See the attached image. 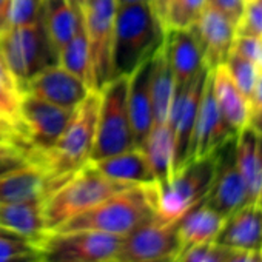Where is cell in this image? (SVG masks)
<instances>
[{
  "instance_id": "cell-3",
  "label": "cell",
  "mask_w": 262,
  "mask_h": 262,
  "mask_svg": "<svg viewBox=\"0 0 262 262\" xmlns=\"http://www.w3.org/2000/svg\"><path fill=\"white\" fill-rule=\"evenodd\" d=\"M156 182L131 185L71 217L54 231L93 230L125 236L145 221L155 217Z\"/></svg>"
},
{
  "instance_id": "cell-11",
  "label": "cell",
  "mask_w": 262,
  "mask_h": 262,
  "mask_svg": "<svg viewBox=\"0 0 262 262\" xmlns=\"http://www.w3.org/2000/svg\"><path fill=\"white\" fill-rule=\"evenodd\" d=\"M74 110L50 103L31 94H22L20 123L28 142V153L51 148L73 119Z\"/></svg>"
},
{
  "instance_id": "cell-1",
  "label": "cell",
  "mask_w": 262,
  "mask_h": 262,
  "mask_svg": "<svg viewBox=\"0 0 262 262\" xmlns=\"http://www.w3.org/2000/svg\"><path fill=\"white\" fill-rule=\"evenodd\" d=\"M99 105L100 94L93 90L76 106L73 119L51 148L27 155L28 162L42 168L56 184V188L90 162L96 141Z\"/></svg>"
},
{
  "instance_id": "cell-6",
  "label": "cell",
  "mask_w": 262,
  "mask_h": 262,
  "mask_svg": "<svg viewBox=\"0 0 262 262\" xmlns=\"http://www.w3.org/2000/svg\"><path fill=\"white\" fill-rule=\"evenodd\" d=\"M217 155L198 158L184 165L167 184H156L155 216L178 224L193 207L205 201L213 182Z\"/></svg>"
},
{
  "instance_id": "cell-5",
  "label": "cell",
  "mask_w": 262,
  "mask_h": 262,
  "mask_svg": "<svg viewBox=\"0 0 262 262\" xmlns=\"http://www.w3.org/2000/svg\"><path fill=\"white\" fill-rule=\"evenodd\" d=\"M128 83L129 76L113 77L99 90L100 105L90 162L136 148L128 111Z\"/></svg>"
},
{
  "instance_id": "cell-22",
  "label": "cell",
  "mask_w": 262,
  "mask_h": 262,
  "mask_svg": "<svg viewBox=\"0 0 262 262\" xmlns=\"http://www.w3.org/2000/svg\"><path fill=\"white\" fill-rule=\"evenodd\" d=\"M211 90L216 99V103L230 123V126L239 133L242 128L248 125L250 119V105L248 99L242 94V91L236 86L231 76L228 74L224 65L216 67L210 71Z\"/></svg>"
},
{
  "instance_id": "cell-32",
  "label": "cell",
  "mask_w": 262,
  "mask_h": 262,
  "mask_svg": "<svg viewBox=\"0 0 262 262\" xmlns=\"http://www.w3.org/2000/svg\"><path fill=\"white\" fill-rule=\"evenodd\" d=\"M224 67L227 68L228 74L231 76L233 82L236 83V86L242 91V94L250 99L251 91L257 82V77L260 74V70L247 57L241 56L239 53L233 51L230 53V56L227 57Z\"/></svg>"
},
{
  "instance_id": "cell-20",
  "label": "cell",
  "mask_w": 262,
  "mask_h": 262,
  "mask_svg": "<svg viewBox=\"0 0 262 262\" xmlns=\"http://www.w3.org/2000/svg\"><path fill=\"white\" fill-rule=\"evenodd\" d=\"M54 190L51 178L33 164L0 178V202L45 201Z\"/></svg>"
},
{
  "instance_id": "cell-40",
  "label": "cell",
  "mask_w": 262,
  "mask_h": 262,
  "mask_svg": "<svg viewBox=\"0 0 262 262\" xmlns=\"http://www.w3.org/2000/svg\"><path fill=\"white\" fill-rule=\"evenodd\" d=\"M225 262H262L259 251H233Z\"/></svg>"
},
{
  "instance_id": "cell-14",
  "label": "cell",
  "mask_w": 262,
  "mask_h": 262,
  "mask_svg": "<svg viewBox=\"0 0 262 262\" xmlns=\"http://www.w3.org/2000/svg\"><path fill=\"white\" fill-rule=\"evenodd\" d=\"M190 30L199 43L205 67L211 71L224 65L236 40V24L207 5Z\"/></svg>"
},
{
  "instance_id": "cell-47",
  "label": "cell",
  "mask_w": 262,
  "mask_h": 262,
  "mask_svg": "<svg viewBox=\"0 0 262 262\" xmlns=\"http://www.w3.org/2000/svg\"><path fill=\"white\" fill-rule=\"evenodd\" d=\"M257 202H259V204L262 205V190H260V194H259V201H257Z\"/></svg>"
},
{
  "instance_id": "cell-26",
  "label": "cell",
  "mask_w": 262,
  "mask_h": 262,
  "mask_svg": "<svg viewBox=\"0 0 262 262\" xmlns=\"http://www.w3.org/2000/svg\"><path fill=\"white\" fill-rule=\"evenodd\" d=\"M142 148L150 168L155 174L156 184H167L174 171H173V131L170 125L158 123L151 128L150 135L145 138Z\"/></svg>"
},
{
  "instance_id": "cell-29",
  "label": "cell",
  "mask_w": 262,
  "mask_h": 262,
  "mask_svg": "<svg viewBox=\"0 0 262 262\" xmlns=\"http://www.w3.org/2000/svg\"><path fill=\"white\" fill-rule=\"evenodd\" d=\"M20 105H22L20 86L14 79V76L11 74V71L4 63V60L0 59V117L13 122L22 129Z\"/></svg>"
},
{
  "instance_id": "cell-28",
  "label": "cell",
  "mask_w": 262,
  "mask_h": 262,
  "mask_svg": "<svg viewBox=\"0 0 262 262\" xmlns=\"http://www.w3.org/2000/svg\"><path fill=\"white\" fill-rule=\"evenodd\" d=\"M59 63L65 70H68L71 74L79 77L82 82H85L90 90H94L91 53H90V45H88L83 22H80V25H79L76 34L73 36V39L60 51Z\"/></svg>"
},
{
  "instance_id": "cell-8",
  "label": "cell",
  "mask_w": 262,
  "mask_h": 262,
  "mask_svg": "<svg viewBox=\"0 0 262 262\" xmlns=\"http://www.w3.org/2000/svg\"><path fill=\"white\" fill-rule=\"evenodd\" d=\"M122 236L93 230L48 231L39 242L40 262H114Z\"/></svg>"
},
{
  "instance_id": "cell-35",
  "label": "cell",
  "mask_w": 262,
  "mask_h": 262,
  "mask_svg": "<svg viewBox=\"0 0 262 262\" xmlns=\"http://www.w3.org/2000/svg\"><path fill=\"white\" fill-rule=\"evenodd\" d=\"M233 51L251 60L262 71V37L236 36Z\"/></svg>"
},
{
  "instance_id": "cell-10",
  "label": "cell",
  "mask_w": 262,
  "mask_h": 262,
  "mask_svg": "<svg viewBox=\"0 0 262 262\" xmlns=\"http://www.w3.org/2000/svg\"><path fill=\"white\" fill-rule=\"evenodd\" d=\"M181 250L176 224H167L156 216L122 236L114 262H151L174 257Z\"/></svg>"
},
{
  "instance_id": "cell-34",
  "label": "cell",
  "mask_w": 262,
  "mask_h": 262,
  "mask_svg": "<svg viewBox=\"0 0 262 262\" xmlns=\"http://www.w3.org/2000/svg\"><path fill=\"white\" fill-rule=\"evenodd\" d=\"M236 36L262 37V0H247L241 20L236 25Z\"/></svg>"
},
{
  "instance_id": "cell-43",
  "label": "cell",
  "mask_w": 262,
  "mask_h": 262,
  "mask_svg": "<svg viewBox=\"0 0 262 262\" xmlns=\"http://www.w3.org/2000/svg\"><path fill=\"white\" fill-rule=\"evenodd\" d=\"M173 0H151V4H153V8L156 11V14L159 16V19L162 20L164 24V17H165V13L168 10V7L171 5Z\"/></svg>"
},
{
  "instance_id": "cell-33",
  "label": "cell",
  "mask_w": 262,
  "mask_h": 262,
  "mask_svg": "<svg viewBox=\"0 0 262 262\" xmlns=\"http://www.w3.org/2000/svg\"><path fill=\"white\" fill-rule=\"evenodd\" d=\"M233 251L216 241L198 244L181 248L174 256V262H225Z\"/></svg>"
},
{
  "instance_id": "cell-38",
  "label": "cell",
  "mask_w": 262,
  "mask_h": 262,
  "mask_svg": "<svg viewBox=\"0 0 262 262\" xmlns=\"http://www.w3.org/2000/svg\"><path fill=\"white\" fill-rule=\"evenodd\" d=\"M245 2L247 0H207V5L216 8L237 25V22L242 17Z\"/></svg>"
},
{
  "instance_id": "cell-7",
  "label": "cell",
  "mask_w": 262,
  "mask_h": 262,
  "mask_svg": "<svg viewBox=\"0 0 262 262\" xmlns=\"http://www.w3.org/2000/svg\"><path fill=\"white\" fill-rule=\"evenodd\" d=\"M0 59L17 80L20 91L27 80L43 68L59 63L42 17L33 24L11 27L0 36Z\"/></svg>"
},
{
  "instance_id": "cell-31",
  "label": "cell",
  "mask_w": 262,
  "mask_h": 262,
  "mask_svg": "<svg viewBox=\"0 0 262 262\" xmlns=\"http://www.w3.org/2000/svg\"><path fill=\"white\" fill-rule=\"evenodd\" d=\"M207 7V0H173L164 17L167 30H190Z\"/></svg>"
},
{
  "instance_id": "cell-39",
  "label": "cell",
  "mask_w": 262,
  "mask_h": 262,
  "mask_svg": "<svg viewBox=\"0 0 262 262\" xmlns=\"http://www.w3.org/2000/svg\"><path fill=\"white\" fill-rule=\"evenodd\" d=\"M28 159L25 156H5L0 158V178H4L25 165H28Z\"/></svg>"
},
{
  "instance_id": "cell-9",
  "label": "cell",
  "mask_w": 262,
  "mask_h": 262,
  "mask_svg": "<svg viewBox=\"0 0 262 262\" xmlns=\"http://www.w3.org/2000/svg\"><path fill=\"white\" fill-rule=\"evenodd\" d=\"M116 10V0H88L83 7H80L82 22L91 53L93 80L96 91H99L113 79L111 51Z\"/></svg>"
},
{
  "instance_id": "cell-2",
  "label": "cell",
  "mask_w": 262,
  "mask_h": 262,
  "mask_svg": "<svg viewBox=\"0 0 262 262\" xmlns=\"http://www.w3.org/2000/svg\"><path fill=\"white\" fill-rule=\"evenodd\" d=\"M165 28L151 2L117 5L111 67L113 77L131 76L164 45Z\"/></svg>"
},
{
  "instance_id": "cell-18",
  "label": "cell",
  "mask_w": 262,
  "mask_h": 262,
  "mask_svg": "<svg viewBox=\"0 0 262 262\" xmlns=\"http://www.w3.org/2000/svg\"><path fill=\"white\" fill-rule=\"evenodd\" d=\"M216 242L234 251H260L262 247V205L245 204L224 221Z\"/></svg>"
},
{
  "instance_id": "cell-48",
  "label": "cell",
  "mask_w": 262,
  "mask_h": 262,
  "mask_svg": "<svg viewBox=\"0 0 262 262\" xmlns=\"http://www.w3.org/2000/svg\"><path fill=\"white\" fill-rule=\"evenodd\" d=\"M259 253H260V254H262V247H260V251H259Z\"/></svg>"
},
{
  "instance_id": "cell-37",
  "label": "cell",
  "mask_w": 262,
  "mask_h": 262,
  "mask_svg": "<svg viewBox=\"0 0 262 262\" xmlns=\"http://www.w3.org/2000/svg\"><path fill=\"white\" fill-rule=\"evenodd\" d=\"M0 139L14 144L27 156V153H28V142H27V138L22 133V129L17 125H14L13 122H10L7 119H2V117H0Z\"/></svg>"
},
{
  "instance_id": "cell-13",
  "label": "cell",
  "mask_w": 262,
  "mask_h": 262,
  "mask_svg": "<svg viewBox=\"0 0 262 262\" xmlns=\"http://www.w3.org/2000/svg\"><path fill=\"white\" fill-rule=\"evenodd\" d=\"M93 90L85 82L65 70L60 63L50 65L34 74L22 86V94H31L50 103L76 108Z\"/></svg>"
},
{
  "instance_id": "cell-21",
  "label": "cell",
  "mask_w": 262,
  "mask_h": 262,
  "mask_svg": "<svg viewBox=\"0 0 262 262\" xmlns=\"http://www.w3.org/2000/svg\"><path fill=\"white\" fill-rule=\"evenodd\" d=\"M0 228L13 231L39 245L48 233L43 201L0 202Z\"/></svg>"
},
{
  "instance_id": "cell-12",
  "label": "cell",
  "mask_w": 262,
  "mask_h": 262,
  "mask_svg": "<svg viewBox=\"0 0 262 262\" xmlns=\"http://www.w3.org/2000/svg\"><path fill=\"white\" fill-rule=\"evenodd\" d=\"M234 139H230L216 155V170L205 204L227 217L237 208L250 204L245 182L237 170L234 158Z\"/></svg>"
},
{
  "instance_id": "cell-17",
  "label": "cell",
  "mask_w": 262,
  "mask_h": 262,
  "mask_svg": "<svg viewBox=\"0 0 262 262\" xmlns=\"http://www.w3.org/2000/svg\"><path fill=\"white\" fill-rule=\"evenodd\" d=\"M164 48L174 77V88H187L205 68L202 51L191 30H167Z\"/></svg>"
},
{
  "instance_id": "cell-42",
  "label": "cell",
  "mask_w": 262,
  "mask_h": 262,
  "mask_svg": "<svg viewBox=\"0 0 262 262\" xmlns=\"http://www.w3.org/2000/svg\"><path fill=\"white\" fill-rule=\"evenodd\" d=\"M5 156H25V155L14 144L0 139V158H5Z\"/></svg>"
},
{
  "instance_id": "cell-16",
  "label": "cell",
  "mask_w": 262,
  "mask_h": 262,
  "mask_svg": "<svg viewBox=\"0 0 262 262\" xmlns=\"http://www.w3.org/2000/svg\"><path fill=\"white\" fill-rule=\"evenodd\" d=\"M155 56L145 60L129 76L128 83V111L131 129L136 147H141L145 138L155 126L153 97H151V76Z\"/></svg>"
},
{
  "instance_id": "cell-46",
  "label": "cell",
  "mask_w": 262,
  "mask_h": 262,
  "mask_svg": "<svg viewBox=\"0 0 262 262\" xmlns=\"http://www.w3.org/2000/svg\"><path fill=\"white\" fill-rule=\"evenodd\" d=\"M151 262H174V257H167V259H159V260H151Z\"/></svg>"
},
{
  "instance_id": "cell-44",
  "label": "cell",
  "mask_w": 262,
  "mask_h": 262,
  "mask_svg": "<svg viewBox=\"0 0 262 262\" xmlns=\"http://www.w3.org/2000/svg\"><path fill=\"white\" fill-rule=\"evenodd\" d=\"M117 5H131V4H142V2H151V0H116Z\"/></svg>"
},
{
  "instance_id": "cell-45",
  "label": "cell",
  "mask_w": 262,
  "mask_h": 262,
  "mask_svg": "<svg viewBox=\"0 0 262 262\" xmlns=\"http://www.w3.org/2000/svg\"><path fill=\"white\" fill-rule=\"evenodd\" d=\"M73 2H74V4H76V5H77L79 8H80V7H83V5H85V4L88 2V0H73Z\"/></svg>"
},
{
  "instance_id": "cell-27",
  "label": "cell",
  "mask_w": 262,
  "mask_h": 262,
  "mask_svg": "<svg viewBox=\"0 0 262 262\" xmlns=\"http://www.w3.org/2000/svg\"><path fill=\"white\" fill-rule=\"evenodd\" d=\"M173 96H174V77L167 59L165 48L162 45V48L155 54L153 76H151L155 125L165 123L168 120Z\"/></svg>"
},
{
  "instance_id": "cell-23",
  "label": "cell",
  "mask_w": 262,
  "mask_h": 262,
  "mask_svg": "<svg viewBox=\"0 0 262 262\" xmlns=\"http://www.w3.org/2000/svg\"><path fill=\"white\" fill-rule=\"evenodd\" d=\"M90 164L99 173L117 182H123L129 185H145V184L156 182L150 164L142 148L139 147Z\"/></svg>"
},
{
  "instance_id": "cell-30",
  "label": "cell",
  "mask_w": 262,
  "mask_h": 262,
  "mask_svg": "<svg viewBox=\"0 0 262 262\" xmlns=\"http://www.w3.org/2000/svg\"><path fill=\"white\" fill-rule=\"evenodd\" d=\"M0 262H40L39 248L31 241L0 228Z\"/></svg>"
},
{
  "instance_id": "cell-36",
  "label": "cell",
  "mask_w": 262,
  "mask_h": 262,
  "mask_svg": "<svg viewBox=\"0 0 262 262\" xmlns=\"http://www.w3.org/2000/svg\"><path fill=\"white\" fill-rule=\"evenodd\" d=\"M250 105V119L248 126L257 129L262 133V71L257 77V82L251 91V96L248 99Z\"/></svg>"
},
{
  "instance_id": "cell-41",
  "label": "cell",
  "mask_w": 262,
  "mask_h": 262,
  "mask_svg": "<svg viewBox=\"0 0 262 262\" xmlns=\"http://www.w3.org/2000/svg\"><path fill=\"white\" fill-rule=\"evenodd\" d=\"M10 8L11 0H0V36L10 30Z\"/></svg>"
},
{
  "instance_id": "cell-19",
  "label": "cell",
  "mask_w": 262,
  "mask_h": 262,
  "mask_svg": "<svg viewBox=\"0 0 262 262\" xmlns=\"http://www.w3.org/2000/svg\"><path fill=\"white\" fill-rule=\"evenodd\" d=\"M237 170L245 182L250 204L259 201L262 190V133L251 126L242 128L234 139Z\"/></svg>"
},
{
  "instance_id": "cell-15",
  "label": "cell",
  "mask_w": 262,
  "mask_h": 262,
  "mask_svg": "<svg viewBox=\"0 0 262 262\" xmlns=\"http://www.w3.org/2000/svg\"><path fill=\"white\" fill-rule=\"evenodd\" d=\"M237 133L222 116L211 90L210 74L199 105L194 136L191 144V161L217 153Z\"/></svg>"
},
{
  "instance_id": "cell-4",
  "label": "cell",
  "mask_w": 262,
  "mask_h": 262,
  "mask_svg": "<svg viewBox=\"0 0 262 262\" xmlns=\"http://www.w3.org/2000/svg\"><path fill=\"white\" fill-rule=\"evenodd\" d=\"M128 187L131 185L103 176L88 162L43 201L47 230H57L71 217L93 208L99 202Z\"/></svg>"
},
{
  "instance_id": "cell-25",
  "label": "cell",
  "mask_w": 262,
  "mask_h": 262,
  "mask_svg": "<svg viewBox=\"0 0 262 262\" xmlns=\"http://www.w3.org/2000/svg\"><path fill=\"white\" fill-rule=\"evenodd\" d=\"M224 221L225 217L222 214H219L216 210L208 207L205 201H202L176 224L181 248L214 242L224 225Z\"/></svg>"
},
{
  "instance_id": "cell-24",
  "label": "cell",
  "mask_w": 262,
  "mask_h": 262,
  "mask_svg": "<svg viewBox=\"0 0 262 262\" xmlns=\"http://www.w3.org/2000/svg\"><path fill=\"white\" fill-rule=\"evenodd\" d=\"M42 20L48 39L59 57L60 51L76 34L82 14L73 0H43Z\"/></svg>"
}]
</instances>
